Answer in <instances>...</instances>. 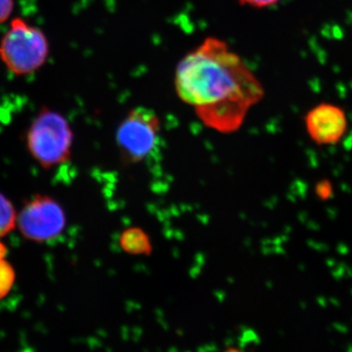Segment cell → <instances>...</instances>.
I'll return each instance as SVG.
<instances>
[{
  "mask_svg": "<svg viewBox=\"0 0 352 352\" xmlns=\"http://www.w3.org/2000/svg\"><path fill=\"white\" fill-rule=\"evenodd\" d=\"M22 235L34 242H47L63 232L66 214L57 201L46 195H36L25 201L17 217Z\"/></svg>",
  "mask_w": 352,
  "mask_h": 352,
  "instance_id": "cell-5",
  "label": "cell"
},
{
  "mask_svg": "<svg viewBox=\"0 0 352 352\" xmlns=\"http://www.w3.org/2000/svg\"><path fill=\"white\" fill-rule=\"evenodd\" d=\"M162 124L152 109L136 107L129 111L117 131V144L127 164H138L157 154L161 144Z\"/></svg>",
  "mask_w": 352,
  "mask_h": 352,
  "instance_id": "cell-4",
  "label": "cell"
},
{
  "mask_svg": "<svg viewBox=\"0 0 352 352\" xmlns=\"http://www.w3.org/2000/svg\"><path fill=\"white\" fill-rule=\"evenodd\" d=\"M175 87L180 100L195 108L205 126L222 133L239 129L264 96L263 85L243 58L214 36L180 60Z\"/></svg>",
  "mask_w": 352,
  "mask_h": 352,
  "instance_id": "cell-1",
  "label": "cell"
},
{
  "mask_svg": "<svg viewBox=\"0 0 352 352\" xmlns=\"http://www.w3.org/2000/svg\"><path fill=\"white\" fill-rule=\"evenodd\" d=\"M7 251H8V250H7L6 245H4L3 243L0 242V261L6 258Z\"/></svg>",
  "mask_w": 352,
  "mask_h": 352,
  "instance_id": "cell-13",
  "label": "cell"
},
{
  "mask_svg": "<svg viewBox=\"0 0 352 352\" xmlns=\"http://www.w3.org/2000/svg\"><path fill=\"white\" fill-rule=\"evenodd\" d=\"M241 6L261 9L276 6L281 0H238Z\"/></svg>",
  "mask_w": 352,
  "mask_h": 352,
  "instance_id": "cell-10",
  "label": "cell"
},
{
  "mask_svg": "<svg viewBox=\"0 0 352 352\" xmlns=\"http://www.w3.org/2000/svg\"><path fill=\"white\" fill-rule=\"evenodd\" d=\"M120 245L127 254L149 256L153 251L149 235L139 227L126 229L120 236Z\"/></svg>",
  "mask_w": 352,
  "mask_h": 352,
  "instance_id": "cell-7",
  "label": "cell"
},
{
  "mask_svg": "<svg viewBox=\"0 0 352 352\" xmlns=\"http://www.w3.org/2000/svg\"><path fill=\"white\" fill-rule=\"evenodd\" d=\"M73 141L68 120L48 107L41 108L27 132L28 150L45 170L69 161Z\"/></svg>",
  "mask_w": 352,
  "mask_h": 352,
  "instance_id": "cell-2",
  "label": "cell"
},
{
  "mask_svg": "<svg viewBox=\"0 0 352 352\" xmlns=\"http://www.w3.org/2000/svg\"><path fill=\"white\" fill-rule=\"evenodd\" d=\"M226 352H244L240 351V349H236V347H230V349H227Z\"/></svg>",
  "mask_w": 352,
  "mask_h": 352,
  "instance_id": "cell-14",
  "label": "cell"
},
{
  "mask_svg": "<svg viewBox=\"0 0 352 352\" xmlns=\"http://www.w3.org/2000/svg\"><path fill=\"white\" fill-rule=\"evenodd\" d=\"M13 10L14 0H0V25L10 18Z\"/></svg>",
  "mask_w": 352,
  "mask_h": 352,
  "instance_id": "cell-11",
  "label": "cell"
},
{
  "mask_svg": "<svg viewBox=\"0 0 352 352\" xmlns=\"http://www.w3.org/2000/svg\"><path fill=\"white\" fill-rule=\"evenodd\" d=\"M331 191H332V188L329 186L328 182H321L319 186L317 187V194H318V196H320L321 198H324V197L327 198L328 196L331 195Z\"/></svg>",
  "mask_w": 352,
  "mask_h": 352,
  "instance_id": "cell-12",
  "label": "cell"
},
{
  "mask_svg": "<svg viewBox=\"0 0 352 352\" xmlns=\"http://www.w3.org/2000/svg\"><path fill=\"white\" fill-rule=\"evenodd\" d=\"M305 129L312 142L319 146L337 144L347 129L346 111L336 104H317L305 117Z\"/></svg>",
  "mask_w": 352,
  "mask_h": 352,
  "instance_id": "cell-6",
  "label": "cell"
},
{
  "mask_svg": "<svg viewBox=\"0 0 352 352\" xmlns=\"http://www.w3.org/2000/svg\"><path fill=\"white\" fill-rule=\"evenodd\" d=\"M17 217L12 203L0 193V238L4 237L15 228Z\"/></svg>",
  "mask_w": 352,
  "mask_h": 352,
  "instance_id": "cell-8",
  "label": "cell"
},
{
  "mask_svg": "<svg viewBox=\"0 0 352 352\" xmlns=\"http://www.w3.org/2000/svg\"><path fill=\"white\" fill-rule=\"evenodd\" d=\"M16 273L13 266L6 259L0 261V300L6 298L14 284H15Z\"/></svg>",
  "mask_w": 352,
  "mask_h": 352,
  "instance_id": "cell-9",
  "label": "cell"
},
{
  "mask_svg": "<svg viewBox=\"0 0 352 352\" xmlns=\"http://www.w3.org/2000/svg\"><path fill=\"white\" fill-rule=\"evenodd\" d=\"M50 51L45 34L22 18L11 21L0 39V60L14 75L28 76L38 71L47 61Z\"/></svg>",
  "mask_w": 352,
  "mask_h": 352,
  "instance_id": "cell-3",
  "label": "cell"
}]
</instances>
